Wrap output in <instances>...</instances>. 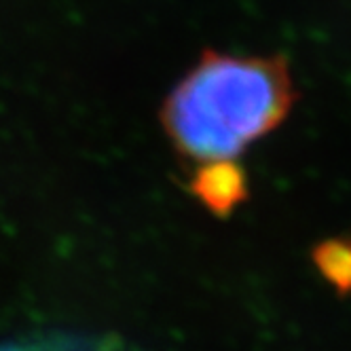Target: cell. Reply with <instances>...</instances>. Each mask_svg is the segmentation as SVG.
Here are the masks:
<instances>
[{
	"label": "cell",
	"instance_id": "cell-3",
	"mask_svg": "<svg viewBox=\"0 0 351 351\" xmlns=\"http://www.w3.org/2000/svg\"><path fill=\"white\" fill-rule=\"evenodd\" d=\"M315 263L332 286L351 288V243L328 241L315 252Z\"/></svg>",
	"mask_w": 351,
	"mask_h": 351
},
{
	"label": "cell",
	"instance_id": "cell-1",
	"mask_svg": "<svg viewBox=\"0 0 351 351\" xmlns=\"http://www.w3.org/2000/svg\"><path fill=\"white\" fill-rule=\"evenodd\" d=\"M294 99L284 58L206 51L167 93L161 123L180 157L197 165L235 161L278 128Z\"/></svg>",
	"mask_w": 351,
	"mask_h": 351
},
{
	"label": "cell",
	"instance_id": "cell-2",
	"mask_svg": "<svg viewBox=\"0 0 351 351\" xmlns=\"http://www.w3.org/2000/svg\"><path fill=\"white\" fill-rule=\"evenodd\" d=\"M189 189L202 206L216 216H229L247 197L245 171L235 161H214L197 165Z\"/></svg>",
	"mask_w": 351,
	"mask_h": 351
}]
</instances>
